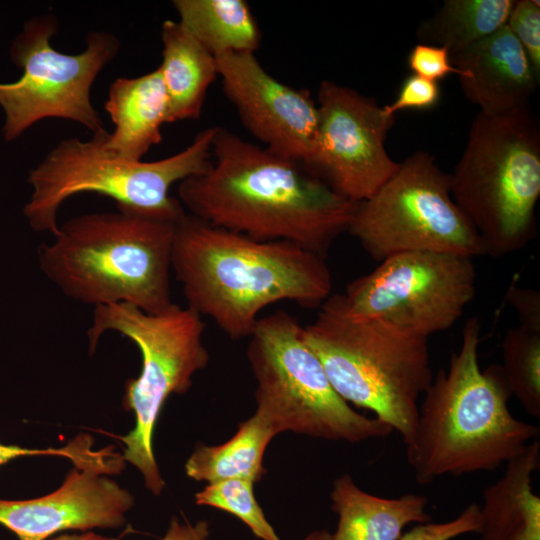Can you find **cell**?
<instances>
[{"instance_id":"obj_16","label":"cell","mask_w":540,"mask_h":540,"mask_svg":"<svg viewBox=\"0 0 540 540\" xmlns=\"http://www.w3.org/2000/svg\"><path fill=\"white\" fill-rule=\"evenodd\" d=\"M465 97L480 112L502 114L529 107L540 79L523 47L505 25L451 56Z\"/></svg>"},{"instance_id":"obj_33","label":"cell","mask_w":540,"mask_h":540,"mask_svg":"<svg viewBox=\"0 0 540 540\" xmlns=\"http://www.w3.org/2000/svg\"><path fill=\"white\" fill-rule=\"evenodd\" d=\"M47 540H119L88 531L82 534H63Z\"/></svg>"},{"instance_id":"obj_9","label":"cell","mask_w":540,"mask_h":540,"mask_svg":"<svg viewBox=\"0 0 540 540\" xmlns=\"http://www.w3.org/2000/svg\"><path fill=\"white\" fill-rule=\"evenodd\" d=\"M248 338L247 358L257 383L255 414L276 435L360 443L393 432L339 396L295 316L283 310L261 316Z\"/></svg>"},{"instance_id":"obj_18","label":"cell","mask_w":540,"mask_h":540,"mask_svg":"<svg viewBox=\"0 0 540 540\" xmlns=\"http://www.w3.org/2000/svg\"><path fill=\"white\" fill-rule=\"evenodd\" d=\"M539 466L537 438L508 461L503 474L483 489L479 540H540V497L532 485Z\"/></svg>"},{"instance_id":"obj_10","label":"cell","mask_w":540,"mask_h":540,"mask_svg":"<svg viewBox=\"0 0 540 540\" xmlns=\"http://www.w3.org/2000/svg\"><path fill=\"white\" fill-rule=\"evenodd\" d=\"M347 232L378 263L407 252L484 255L477 232L452 198L449 174L424 151L407 157L357 203Z\"/></svg>"},{"instance_id":"obj_20","label":"cell","mask_w":540,"mask_h":540,"mask_svg":"<svg viewBox=\"0 0 540 540\" xmlns=\"http://www.w3.org/2000/svg\"><path fill=\"white\" fill-rule=\"evenodd\" d=\"M161 40L158 68L168 96V122L198 119L207 91L218 77L216 57L179 21L163 22Z\"/></svg>"},{"instance_id":"obj_26","label":"cell","mask_w":540,"mask_h":540,"mask_svg":"<svg viewBox=\"0 0 540 540\" xmlns=\"http://www.w3.org/2000/svg\"><path fill=\"white\" fill-rule=\"evenodd\" d=\"M506 26L527 54L540 79V4L535 0L515 1Z\"/></svg>"},{"instance_id":"obj_24","label":"cell","mask_w":540,"mask_h":540,"mask_svg":"<svg viewBox=\"0 0 540 540\" xmlns=\"http://www.w3.org/2000/svg\"><path fill=\"white\" fill-rule=\"evenodd\" d=\"M499 365L511 397L524 411L540 418V331L522 326L507 330L502 343Z\"/></svg>"},{"instance_id":"obj_25","label":"cell","mask_w":540,"mask_h":540,"mask_svg":"<svg viewBox=\"0 0 540 540\" xmlns=\"http://www.w3.org/2000/svg\"><path fill=\"white\" fill-rule=\"evenodd\" d=\"M254 484L246 479L210 483L195 494V502L234 515L260 540H281L255 497Z\"/></svg>"},{"instance_id":"obj_11","label":"cell","mask_w":540,"mask_h":540,"mask_svg":"<svg viewBox=\"0 0 540 540\" xmlns=\"http://www.w3.org/2000/svg\"><path fill=\"white\" fill-rule=\"evenodd\" d=\"M58 29L53 14L29 20L11 46L12 61L23 69L12 83H0V106L5 113L3 136L18 138L46 118L76 122L93 133L104 122L91 101V88L102 69L120 49L119 39L107 31H93L79 54H65L51 44Z\"/></svg>"},{"instance_id":"obj_15","label":"cell","mask_w":540,"mask_h":540,"mask_svg":"<svg viewBox=\"0 0 540 540\" xmlns=\"http://www.w3.org/2000/svg\"><path fill=\"white\" fill-rule=\"evenodd\" d=\"M97 468H74L54 492L26 500L0 499V524L19 540H47L65 530L118 528L132 494Z\"/></svg>"},{"instance_id":"obj_19","label":"cell","mask_w":540,"mask_h":540,"mask_svg":"<svg viewBox=\"0 0 540 540\" xmlns=\"http://www.w3.org/2000/svg\"><path fill=\"white\" fill-rule=\"evenodd\" d=\"M330 499L338 516L332 540H398L407 526L431 521L425 495L380 497L362 490L349 474L333 481Z\"/></svg>"},{"instance_id":"obj_22","label":"cell","mask_w":540,"mask_h":540,"mask_svg":"<svg viewBox=\"0 0 540 540\" xmlns=\"http://www.w3.org/2000/svg\"><path fill=\"white\" fill-rule=\"evenodd\" d=\"M275 436L273 429L254 413L238 425L226 442L197 446L186 461L185 472L191 479L208 484L228 479L256 483L266 473L264 454Z\"/></svg>"},{"instance_id":"obj_29","label":"cell","mask_w":540,"mask_h":540,"mask_svg":"<svg viewBox=\"0 0 540 540\" xmlns=\"http://www.w3.org/2000/svg\"><path fill=\"white\" fill-rule=\"evenodd\" d=\"M440 99L438 82L413 74L403 81L395 100L383 108L389 115L403 110H430L439 104Z\"/></svg>"},{"instance_id":"obj_28","label":"cell","mask_w":540,"mask_h":540,"mask_svg":"<svg viewBox=\"0 0 540 540\" xmlns=\"http://www.w3.org/2000/svg\"><path fill=\"white\" fill-rule=\"evenodd\" d=\"M60 456L70 459L76 467H87L98 460V452L93 449V439L81 434L61 448L30 449L0 442V466L11 460L27 456Z\"/></svg>"},{"instance_id":"obj_14","label":"cell","mask_w":540,"mask_h":540,"mask_svg":"<svg viewBox=\"0 0 540 540\" xmlns=\"http://www.w3.org/2000/svg\"><path fill=\"white\" fill-rule=\"evenodd\" d=\"M216 60L224 94L248 132L272 153L306 165L318 125L311 93L274 78L254 53L225 54Z\"/></svg>"},{"instance_id":"obj_34","label":"cell","mask_w":540,"mask_h":540,"mask_svg":"<svg viewBox=\"0 0 540 540\" xmlns=\"http://www.w3.org/2000/svg\"><path fill=\"white\" fill-rule=\"evenodd\" d=\"M304 540H332V533L326 529L315 530L308 534Z\"/></svg>"},{"instance_id":"obj_3","label":"cell","mask_w":540,"mask_h":540,"mask_svg":"<svg viewBox=\"0 0 540 540\" xmlns=\"http://www.w3.org/2000/svg\"><path fill=\"white\" fill-rule=\"evenodd\" d=\"M481 325L469 318L460 348L423 394L407 461L415 481L429 484L443 476L491 472L538 438L539 426L509 410L510 392L499 365L481 370Z\"/></svg>"},{"instance_id":"obj_4","label":"cell","mask_w":540,"mask_h":540,"mask_svg":"<svg viewBox=\"0 0 540 540\" xmlns=\"http://www.w3.org/2000/svg\"><path fill=\"white\" fill-rule=\"evenodd\" d=\"M177 221L123 205L71 218L39 247L40 270L74 301L94 307L128 303L161 313L173 304Z\"/></svg>"},{"instance_id":"obj_13","label":"cell","mask_w":540,"mask_h":540,"mask_svg":"<svg viewBox=\"0 0 540 540\" xmlns=\"http://www.w3.org/2000/svg\"><path fill=\"white\" fill-rule=\"evenodd\" d=\"M316 103V137L304 167L339 195L359 203L399 168L384 145L395 115L375 99L329 80L320 83Z\"/></svg>"},{"instance_id":"obj_8","label":"cell","mask_w":540,"mask_h":540,"mask_svg":"<svg viewBox=\"0 0 540 540\" xmlns=\"http://www.w3.org/2000/svg\"><path fill=\"white\" fill-rule=\"evenodd\" d=\"M204 330L202 316L175 303L156 314L128 303L94 307L87 331L90 353L105 332L116 331L136 344L142 356L140 374L126 382L123 395V407L134 413L135 427L120 440L124 460L140 471L154 495L165 486L153 452L155 426L168 397L187 392L193 376L207 367Z\"/></svg>"},{"instance_id":"obj_1","label":"cell","mask_w":540,"mask_h":540,"mask_svg":"<svg viewBox=\"0 0 540 540\" xmlns=\"http://www.w3.org/2000/svg\"><path fill=\"white\" fill-rule=\"evenodd\" d=\"M185 211L260 241H287L324 258L357 203L302 164L215 126L212 161L178 186Z\"/></svg>"},{"instance_id":"obj_30","label":"cell","mask_w":540,"mask_h":540,"mask_svg":"<svg viewBox=\"0 0 540 540\" xmlns=\"http://www.w3.org/2000/svg\"><path fill=\"white\" fill-rule=\"evenodd\" d=\"M407 65L414 75L438 82L450 74L459 75L449 51L442 46L419 43L409 52Z\"/></svg>"},{"instance_id":"obj_12","label":"cell","mask_w":540,"mask_h":540,"mask_svg":"<svg viewBox=\"0 0 540 540\" xmlns=\"http://www.w3.org/2000/svg\"><path fill=\"white\" fill-rule=\"evenodd\" d=\"M476 278L472 258L407 252L351 281L340 298L353 317L428 339L460 319L474 298Z\"/></svg>"},{"instance_id":"obj_31","label":"cell","mask_w":540,"mask_h":540,"mask_svg":"<svg viewBox=\"0 0 540 540\" xmlns=\"http://www.w3.org/2000/svg\"><path fill=\"white\" fill-rule=\"evenodd\" d=\"M506 302L515 310L519 326L540 331V292L533 288L511 284Z\"/></svg>"},{"instance_id":"obj_2","label":"cell","mask_w":540,"mask_h":540,"mask_svg":"<svg viewBox=\"0 0 540 540\" xmlns=\"http://www.w3.org/2000/svg\"><path fill=\"white\" fill-rule=\"evenodd\" d=\"M172 272L187 307L229 338L249 337L261 312L282 301L319 308L330 296L326 258L287 241H260L187 212L176 222Z\"/></svg>"},{"instance_id":"obj_7","label":"cell","mask_w":540,"mask_h":540,"mask_svg":"<svg viewBox=\"0 0 540 540\" xmlns=\"http://www.w3.org/2000/svg\"><path fill=\"white\" fill-rule=\"evenodd\" d=\"M107 133L105 129L93 133L86 141L61 140L30 170L27 181L32 193L23 212L34 231L55 236L60 206L86 192L174 221L186 213L178 198L170 195V188L210 166L215 127L197 133L180 152L150 162L113 154L105 146Z\"/></svg>"},{"instance_id":"obj_21","label":"cell","mask_w":540,"mask_h":540,"mask_svg":"<svg viewBox=\"0 0 540 540\" xmlns=\"http://www.w3.org/2000/svg\"><path fill=\"white\" fill-rule=\"evenodd\" d=\"M179 22L215 57L254 53L258 23L245 0H174Z\"/></svg>"},{"instance_id":"obj_27","label":"cell","mask_w":540,"mask_h":540,"mask_svg":"<svg viewBox=\"0 0 540 540\" xmlns=\"http://www.w3.org/2000/svg\"><path fill=\"white\" fill-rule=\"evenodd\" d=\"M480 526V505L471 503L457 517L445 522L416 524L398 540H452L465 534L478 533Z\"/></svg>"},{"instance_id":"obj_6","label":"cell","mask_w":540,"mask_h":540,"mask_svg":"<svg viewBox=\"0 0 540 540\" xmlns=\"http://www.w3.org/2000/svg\"><path fill=\"white\" fill-rule=\"evenodd\" d=\"M451 195L477 232L484 254L517 252L536 235L540 127L530 107L474 117L452 174Z\"/></svg>"},{"instance_id":"obj_5","label":"cell","mask_w":540,"mask_h":540,"mask_svg":"<svg viewBox=\"0 0 540 540\" xmlns=\"http://www.w3.org/2000/svg\"><path fill=\"white\" fill-rule=\"evenodd\" d=\"M304 337L339 396L374 413L408 447L433 380L428 339L349 315L340 294L319 307Z\"/></svg>"},{"instance_id":"obj_23","label":"cell","mask_w":540,"mask_h":540,"mask_svg":"<svg viewBox=\"0 0 540 540\" xmlns=\"http://www.w3.org/2000/svg\"><path fill=\"white\" fill-rule=\"evenodd\" d=\"M515 0H446L423 21L417 38L445 47L453 56L506 25Z\"/></svg>"},{"instance_id":"obj_32","label":"cell","mask_w":540,"mask_h":540,"mask_svg":"<svg viewBox=\"0 0 540 540\" xmlns=\"http://www.w3.org/2000/svg\"><path fill=\"white\" fill-rule=\"evenodd\" d=\"M161 540H211L209 523L200 520L195 524L171 519L169 527Z\"/></svg>"},{"instance_id":"obj_17","label":"cell","mask_w":540,"mask_h":540,"mask_svg":"<svg viewBox=\"0 0 540 540\" xmlns=\"http://www.w3.org/2000/svg\"><path fill=\"white\" fill-rule=\"evenodd\" d=\"M104 108L114 125L107 133L106 148L129 160H142L162 141L161 127L169 123L168 96L159 68L138 77L117 78Z\"/></svg>"}]
</instances>
